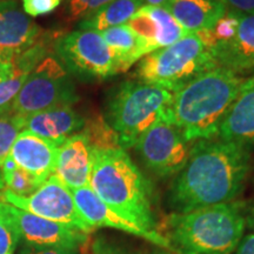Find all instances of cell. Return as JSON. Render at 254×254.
Listing matches in <instances>:
<instances>
[{"mask_svg":"<svg viewBox=\"0 0 254 254\" xmlns=\"http://www.w3.org/2000/svg\"><path fill=\"white\" fill-rule=\"evenodd\" d=\"M90 187L114 211L157 231L151 184L124 150H93Z\"/></svg>","mask_w":254,"mask_h":254,"instance_id":"277c9868","label":"cell"},{"mask_svg":"<svg viewBox=\"0 0 254 254\" xmlns=\"http://www.w3.org/2000/svg\"><path fill=\"white\" fill-rule=\"evenodd\" d=\"M165 8L187 33L212 30L227 12L217 0H168Z\"/></svg>","mask_w":254,"mask_h":254,"instance_id":"ffe728a7","label":"cell"},{"mask_svg":"<svg viewBox=\"0 0 254 254\" xmlns=\"http://www.w3.org/2000/svg\"><path fill=\"white\" fill-rule=\"evenodd\" d=\"M0 207L25 244L79 251L87 243V234L75 228L28 213L4 201H0Z\"/></svg>","mask_w":254,"mask_h":254,"instance_id":"8fae6325","label":"cell"},{"mask_svg":"<svg viewBox=\"0 0 254 254\" xmlns=\"http://www.w3.org/2000/svg\"><path fill=\"white\" fill-rule=\"evenodd\" d=\"M218 135L249 148L254 146V77L244 80L219 127Z\"/></svg>","mask_w":254,"mask_h":254,"instance_id":"ac0fdd59","label":"cell"},{"mask_svg":"<svg viewBox=\"0 0 254 254\" xmlns=\"http://www.w3.org/2000/svg\"><path fill=\"white\" fill-rule=\"evenodd\" d=\"M92 163L93 150L81 131L59 146L55 174L69 190L90 186Z\"/></svg>","mask_w":254,"mask_h":254,"instance_id":"2e32d148","label":"cell"},{"mask_svg":"<svg viewBox=\"0 0 254 254\" xmlns=\"http://www.w3.org/2000/svg\"><path fill=\"white\" fill-rule=\"evenodd\" d=\"M71 190L78 211L94 230L99 227H107L126 232L131 236L139 237L141 239L150 241L160 249L172 252L170 244L160 232L147 230V228L139 225L138 222L124 217L117 211H114L112 207L105 204L103 200L95 194L90 186Z\"/></svg>","mask_w":254,"mask_h":254,"instance_id":"7c38bea8","label":"cell"},{"mask_svg":"<svg viewBox=\"0 0 254 254\" xmlns=\"http://www.w3.org/2000/svg\"><path fill=\"white\" fill-rule=\"evenodd\" d=\"M19 254H78V251L63 249V247H46L25 244Z\"/></svg>","mask_w":254,"mask_h":254,"instance_id":"1f68e13d","label":"cell"},{"mask_svg":"<svg viewBox=\"0 0 254 254\" xmlns=\"http://www.w3.org/2000/svg\"><path fill=\"white\" fill-rule=\"evenodd\" d=\"M215 65L236 74L254 73V14H240L237 33L212 49Z\"/></svg>","mask_w":254,"mask_h":254,"instance_id":"9a60e30c","label":"cell"},{"mask_svg":"<svg viewBox=\"0 0 254 254\" xmlns=\"http://www.w3.org/2000/svg\"><path fill=\"white\" fill-rule=\"evenodd\" d=\"M217 1H219V2H221V4H224L225 6H226V1H225V0H217Z\"/></svg>","mask_w":254,"mask_h":254,"instance_id":"ab89813d","label":"cell"},{"mask_svg":"<svg viewBox=\"0 0 254 254\" xmlns=\"http://www.w3.org/2000/svg\"><path fill=\"white\" fill-rule=\"evenodd\" d=\"M126 25L144 38L152 51L172 45L190 34L166 8L160 6H142Z\"/></svg>","mask_w":254,"mask_h":254,"instance_id":"e0dca14e","label":"cell"},{"mask_svg":"<svg viewBox=\"0 0 254 254\" xmlns=\"http://www.w3.org/2000/svg\"><path fill=\"white\" fill-rule=\"evenodd\" d=\"M1 170L4 174L5 187H7L6 190H11L19 196L30 195L40 186V184L33 177L17 166L9 155L2 164Z\"/></svg>","mask_w":254,"mask_h":254,"instance_id":"d4e9b609","label":"cell"},{"mask_svg":"<svg viewBox=\"0 0 254 254\" xmlns=\"http://www.w3.org/2000/svg\"><path fill=\"white\" fill-rule=\"evenodd\" d=\"M244 79L215 66L174 92L168 118L187 142L211 139L236 99Z\"/></svg>","mask_w":254,"mask_h":254,"instance_id":"7a4b0ae2","label":"cell"},{"mask_svg":"<svg viewBox=\"0 0 254 254\" xmlns=\"http://www.w3.org/2000/svg\"><path fill=\"white\" fill-rule=\"evenodd\" d=\"M50 43L46 38L14 60V71L7 78L0 80V111H4L13 103L30 73L47 57Z\"/></svg>","mask_w":254,"mask_h":254,"instance_id":"7402d4cb","label":"cell"},{"mask_svg":"<svg viewBox=\"0 0 254 254\" xmlns=\"http://www.w3.org/2000/svg\"><path fill=\"white\" fill-rule=\"evenodd\" d=\"M245 212L227 202L172 213L165 219L164 238L177 254H232L244 237Z\"/></svg>","mask_w":254,"mask_h":254,"instance_id":"3957f363","label":"cell"},{"mask_svg":"<svg viewBox=\"0 0 254 254\" xmlns=\"http://www.w3.org/2000/svg\"><path fill=\"white\" fill-rule=\"evenodd\" d=\"M19 239L14 225L0 207V254H15Z\"/></svg>","mask_w":254,"mask_h":254,"instance_id":"83f0119b","label":"cell"},{"mask_svg":"<svg viewBox=\"0 0 254 254\" xmlns=\"http://www.w3.org/2000/svg\"><path fill=\"white\" fill-rule=\"evenodd\" d=\"M173 93L141 81H125L110 92L104 118L118 133L124 151L161 120H168Z\"/></svg>","mask_w":254,"mask_h":254,"instance_id":"5b68a950","label":"cell"},{"mask_svg":"<svg viewBox=\"0 0 254 254\" xmlns=\"http://www.w3.org/2000/svg\"><path fill=\"white\" fill-rule=\"evenodd\" d=\"M215 66L211 47L196 33H190L172 45L145 56L135 69V78L174 93Z\"/></svg>","mask_w":254,"mask_h":254,"instance_id":"8992f818","label":"cell"},{"mask_svg":"<svg viewBox=\"0 0 254 254\" xmlns=\"http://www.w3.org/2000/svg\"><path fill=\"white\" fill-rule=\"evenodd\" d=\"M82 132L87 136L92 150H123L118 133L107 124L101 114H95L90 119H85Z\"/></svg>","mask_w":254,"mask_h":254,"instance_id":"cb8c5ba5","label":"cell"},{"mask_svg":"<svg viewBox=\"0 0 254 254\" xmlns=\"http://www.w3.org/2000/svg\"><path fill=\"white\" fill-rule=\"evenodd\" d=\"M5 189V180H4V174H2V170L0 167V190Z\"/></svg>","mask_w":254,"mask_h":254,"instance_id":"74e56055","label":"cell"},{"mask_svg":"<svg viewBox=\"0 0 254 254\" xmlns=\"http://www.w3.org/2000/svg\"><path fill=\"white\" fill-rule=\"evenodd\" d=\"M100 34L112 51L120 73L126 72L138 60L153 52L147 41L138 36L126 24L107 28L101 31Z\"/></svg>","mask_w":254,"mask_h":254,"instance_id":"44dd1931","label":"cell"},{"mask_svg":"<svg viewBox=\"0 0 254 254\" xmlns=\"http://www.w3.org/2000/svg\"><path fill=\"white\" fill-rule=\"evenodd\" d=\"M232 254H254V232L249 234H244L237 249Z\"/></svg>","mask_w":254,"mask_h":254,"instance_id":"e575fe53","label":"cell"},{"mask_svg":"<svg viewBox=\"0 0 254 254\" xmlns=\"http://www.w3.org/2000/svg\"><path fill=\"white\" fill-rule=\"evenodd\" d=\"M14 71V59L0 50V80L9 77Z\"/></svg>","mask_w":254,"mask_h":254,"instance_id":"836d02e7","label":"cell"},{"mask_svg":"<svg viewBox=\"0 0 254 254\" xmlns=\"http://www.w3.org/2000/svg\"><path fill=\"white\" fill-rule=\"evenodd\" d=\"M168 2V0H144V4L146 6H160L165 7Z\"/></svg>","mask_w":254,"mask_h":254,"instance_id":"8d00e7d4","label":"cell"},{"mask_svg":"<svg viewBox=\"0 0 254 254\" xmlns=\"http://www.w3.org/2000/svg\"><path fill=\"white\" fill-rule=\"evenodd\" d=\"M227 11L238 14H254V0H225Z\"/></svg>","mask_w":254,"mask_h":254,"instance_id":"d6a6232c","label":"cell"},{"mask_svg":"<svg viewBox=\"0 0 254 254\" xmlns=\"http://www.w3.org/2000/svg\"><path fill=\"white\" fill-rule=\"evenodd\" d=\"M23 131L21 117L0 111V167L9 155L12 146Z\"/></svg>","mask_w":254,"mask_h":254,"instance_id":"484cf974","label":"cell"},{"mask_svg":"<svg viewBox=\"0 0 254 254\" xmlns=\"http://www.w3.org/2000/svg\"><path fill=\"white\" fill-rule=\"evenodd\" d=\"M113 0H66L69 20H84L97 13Z\"/></svg>","mask_w":254,"mask_h":254,"instance_id":"4316f807","label":"cell"},{"mask_svg":"<svg viewBox=\"0 0 254 254\" xmlns=\"http://www.w3.org/2000/svg\"><path fill=\"white\" fill-rule=\"evenodd\" d=\"M251 167L249 148L220 138L201 139L174 178L168 204L174 213L232 202L244 189Z\"/></svg>","mask_w":254,"mask_h":254,"instance_id":"6da1fadb","label":"cell"},{"mask_svg":"<svg viewBox=\"0 0 254 254\" xmlns=\"http://www.w3.org/2000/svg\"><path fill=\"white\" fill-rule=\"evenodd\" d=\"M56 58L69 74L85 81H100L120 73L112 51L100 32L78 30L55 44Z\"/></svg>","mask_w":254,"mask_h":254,"instance_id":"ba28073f","label":"cell"},{"mask_svg":"<svg viewBox=\"0 0 254 254\" xmlns=\"http://www.w3.org/2000/svg\"><path fill=\"white\" fill-rule=\"evenodd\" d=\"M59 146L32 132L21 131L12 146L9 157L41 185L55 174Z\"/></svg>","mask_w":254,"mask_h":254,"instance_id":"5bb4252c","label":"cell"},{"mask_svg":"<svg viewBox=\"0 0 254 254\" xmlns=\"http://www.w3.org/2000/svg\"><path fill=\"white\" fill-rule=\"evenodd\" d=\"M63 0H21L23 11L28 17H40V15L50 14Z\"/></svg>","mask_w":254,"mask_h":254,"instance_id":"f546056e","label":"cell"},{"mask_svg":"<svg viewBox=\"0 0 254 254\" xmlns=\"http://www.w3.org/2000/svg\"><path fill=\"white\" fill-rule=\"evenodd\" d=\"M0 201L47 220L73 227L87 236L95 231L78 211L72 190L56 174H52L27 196H19L4 190L0 193Z\"/></svg>","mask_w":254,"mask_h":254,"instance_id":"9c48e42d","label":"cell"},{"mask_svg":"<svg viewBox=\"0 0 254 254\" xmlns=\"http://www.w3.org/2000/svg\"><path fill=\"white\" fill-rule=\"evenodd\" d=\"M240 14L234 13V12L227 11L220 20L215 24L213 30L214 37L218 41H226L230 40L237 33L238 25H239Z\"/></svg>","mask_w":254,"mask_h":254,"instance_id":"f1b7e54d","label":"cell"},{"mask_svg":"<svg viewBox=\"0 0 254 254\" xmlns=\"http://www.w3.org/2000/svg\"><path fill=\"white\" fill-rule=\"evenodd\" d=\"M150 254H174V253L170 252V251H166V250L160 249V250H158V251H154V252H152V253H150Z\"/></svg>","mask_w":254,"mask_h":254,"instance_id":"f35d334b","label":"cell"},{"mask_svg":"<svg viewBox=\"0 0 254 254\" xmlns=\"http://www.w3.org/2000/svg\"><path fill=\"white\" fill-rule=\"evenodd\" d=\"M86 254H135L133 252H129L126 249H123V247H119L117 245H113V244L107 243L103 239L94 240L93 243L91 244L90 249L88 251L86 250Z\"/></svg>","mask_w":254,"mask_h":254,"instance_id":"4dcf8cb0","label":"cell"},{"mask_svg":"<svg viewBox=\"0 0 254 254\" xmlns=\"http://www.w3.org/2000/svg\"><path fill=\"white\" fill-rule=\"evenodd\" d=\"M245 220H246V225L254 230V200L247 207L246 212H245Z\"/></svg>","mask_w":254,"mask_h":254,"instance_id":"d590c367","label":"cell"},{"mask_svg":"<svg viewBox=\"0 0 254 254\" xmlns=\"http://www.w3.org/2000/svg\"><path fill=\"white\" fill-rule=\"evenodd\" d=\"M134 147L146 167L160 178L177 176L186 165L190 151L182 132L168 120L152 126Z\"/></svg>","mask_w":254,"mask_h":254,"instance_id":"30bf717a","label":"cell"},{"mask_svg":"<svg viewBox=\"0 0 254 254\" xmlns=\"http://www.w3.org/2000/svg\"><path fill=\"white\" fill-rule=\"evenodd\" d=\"M23 131H28L62 145L69 136L81 132L85 118L72 106H58L21 117Z\"/></svg>","mask_w":254,"mask_h":254,"instance_id":"d6986e66","label":"cell"},{"mask_svg":"<svg viewBox=\"0 0 254 254\" xmlns=\"http://www.w3.org/2000/svg\"><path fill=\"white\" fill-rule=\"evenodd\" d=\"M142 6H145L144 0H113L90 18L81 20L79 30L101 32L125 25Z\"/></svg>","mask_w":254,"mask_h":254,"instance_id":"603a6c76","label":"cell"},{"mask_svg":"<svg viewBox=\"0 0 254 254\" xmlns=\"http://www.w3.org/2000/svg\"><path fill=\"white\" fill-rule=\"evenodd\" d=\"M79 97L71 74L56 57L47 56L30 73L27 80L7 109L20 117L58 106H72Z\"/></svg>","mask_w":254,"mask_h":254,"instance_id":"52a82bcc","label":"cell"},{"mask_svg":"<svg viewBox=\"0 0 254 254\" xmlns=\"http://www.w3.org/2000/svg\"><path fill=\"white\" fill-rule=\"evenodd\" d=\"M44 38L15 0H0V50L14 60Z\"/></svg>","mask_w":254,"mask_h":254,"instance_id":"4fadbf2b","label":"cell"}]
</instances>
